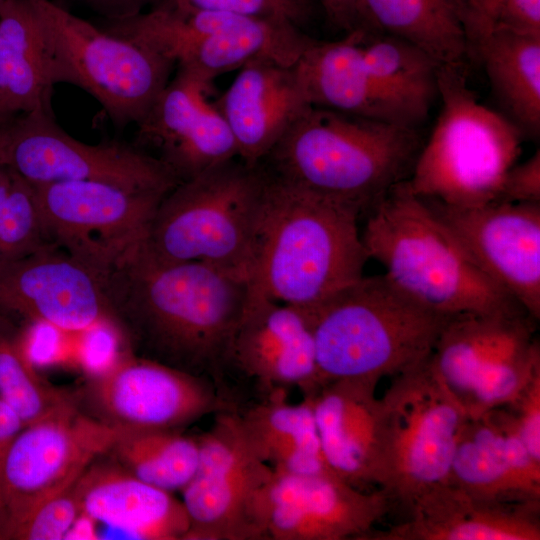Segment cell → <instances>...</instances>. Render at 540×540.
<instances>
[{
  "label": "cell",
  "instance_id": "cell-38",
  "mask_svg": "<svg viewBox=\"0 0 540 540\" xmlns=\"http://www.w3.org/2000/svg\"><path fill=\"white\" fill-rule=\"evenodd\" d=\"M77 335V360L91 376L110 368L124 354L123 331L113 319L100 321Z\"/></svg>",
  "mask_w": 540,
  "mask_h": 540
},
{
  "label": "cell",
  "instance_id": "cell-9",
  "mask_svg": "<svg viewBox=\"0 0 540 540\" xmlns=\"http://www.w3.org/2000/svg\"><path fill=\"white\" fill-rule=\"evenodd\" d=\"M537 321L527 312L447 318L428 365L468 419L508 404L540 372Z\"/></svg>",
  "mask_w": 540,
  "mask_h": 540
},
{
  "label": "cell",
  "instance_id": "cell-43",
  "mask_svg": "<svg viewBox=\"0 0 540 540\" xmlns=\"http://www.w3.org/2000/svg\"><path fill=\"white\" fill-rule=\"evenodd\" d=\"M503 2L504 0H470L467 28L469 51L493 29Z\"/></svg>",
  "mask_w": 540,
  "mask_h": 540
},
{
  "label": "cell",
  "instance_id": "cell-36",
  "mask_svg": "<svg viewBox=\"0 0 540 540\" xmlns=\"http://www.w3.org/2000/svg\"><path fill=\"white\" fill-rule=\"evenodd\" d=\"M80 516L81 507L74 484L36 507L10 530L6 539H64Z\"/></svg>",
  "mask_w": 540,
  "mask_h": 540
},
{
  "label": "cell",
  "instance_id": "cell-40",
  "mask_svg": "<svg viewBox=\"0 0 540 540\" xmlns=\"http://www.w3.org/2000/svg\"><path fill=\"white\" fill-rule=\"evenodd\" d=\"M69 334L38 320H25L19 329L20 344L27 359L36 367L62 357Z\"/></svg>",
  "mask_w": 540,
  "mask_h": 540
},
{
  "label": "cell",
  "instance_id": "cell-12",
  "mask_svg": "<svg viewBox=\"0 0 540 540\" xmlns=\"http://www.w3.org/2000/svg\"><path fill=\"white\" fill-rule=\"evenodd\" d=\"M386 480L391 505L406 512L434 486L449 480L460 432L468 419L428 365L394 376L381 397Z\"/></svg>",
  "mask_w": 540,
  "mask_h": 540
},
{
  "label": "cell",
  "instance_id": "cell-19",
  "mask_svg": "<svg viewBox=\"0 0 540 540\" xmlns=\"http://www.w3.org/2000/svg\"><path fill=\"white\" fill-rule=\"evenodd\" d=\"M0 313L43 321L69 335L117 321L104 279L58 247L0 265Z\"/></svg>",
  "mask_w": 540,
  "mask_h": 540
},
{
  "label": "cell",
  "instance_id": "cell-47",
  "mask_svg": "<svg viewBox=\"0 0 540 540\" xmlns=\"http://www.w3.org/2000/svg\"><path fill=\"white\" fill-rule=\"evenodd\" d=\"M11 181V171L5 167L0 166V213L10 190Z\"/></svg>",
  "mask_w": 540,
  "mask_h": 540
},
{
  "label": "cell",
  "instance_id": "cell-23",
  "mask_svg": "<svg viewBox=\"0 0 540 540\" xmlns=\"http://www.w3.org/2000/svg\"><path fill=\"white\" fill-rule=\"evenodd\" d=\"M369 540H540V502L477 497L446 481L419 496L406 518Z\"/></svg>",
  "mask_w": 540,
  "mask_h": 540
},
{
  "label": "cell",
  "instance_id": "cell-8",
  "mask_svg": "<svg viewBox=\"0 0 540 540\" xmlns=\"http://www.w3.org/2000/svg\"><path fill=\"white\" fill-rule=\"evenodd\" d=\"M41 25L52 81L89 93L120 126L140 122L169 82L171 61L97 28L51 0H27Z\"/></svg>",
  "mask_w": 540,
  "mask_h": 540
},
{
  "label": "cell",
  "instance_id": "cell-21",
  "mask_svg": "<svg viewBox=\"0 0 540 540\" xmlns=\"http://www.w3.org/2000/svg\"><path fill=\"white\" fill-rule=\"evenodd\" d=\"M212 91V81L178 68L137 123L138 145L150 147L180 182L238 157Z\"/></svg>",
  "mask_w": 540,
  "mask_h": 540
},
{
  "label": "cell",
  "instance_id": "cell-44",
  "mask_svg": "<svg viewBox=\"0 0 540 540\" xmlns=\"http://www.w3.org/2000/svg\"><path fill=\"white\" fill-rule=\"evenodd\" d=\"M328 19L338 28L351 32L360 28L359 0H316Z\"/></svg>",
  "mask_w": 540,
  "mask_h": 540
},
{
  "label": "cell",
  "instance_id": "cell-41",
  "mask_svg": "<svg viewBox=\"0 0 540 540\" xmlns=\"http://www.w3.org/2000/svg\"><path fill=\"white\" fill-rule=\"evenodd\" d=\"M495 202L540 203V151L506 173Z\"/></svg>",
  "mask_w": 540,
  "mask_h": 540
},
{
  "label": "cell",
  "instance_id": "cell-39",
  "mask_svg": "<svg viewBox=\"0 0 540 540\" xmlns=\"http://www.w3.org/2000/svg\"><path fill=\"white\" fill-rule=\"evenodd\" d=\"M501 407L509 413L528 450L540 460V372L511 402Z\"/></svg>",
  "mask_w": 540,
  "mask_h": 540
},
{
  "label": "cell",
  "instance_id": "cell-10",
  "mask_svg": "<svg viewBox=\"0 0 540 540\" xmlns=\"http://www.w3.org/2000/svg\"><path fill=\"white\" fill-rule=\"evenodd\" d=\"M118 32L212 82L253 60L292 66L313 40L286 21L157 5L121 20Z\"/></svg>",
  "mask_w": 540,
  "mask_h": 540
},
{
  "label": "cell",
  "instance_id": "cell-25",
  "mask_svg": "<svg viewBox=\"0 0 540 540\" xmlns=\"http://www.w3.org/2000/svg\"><path fill=\"white\" fill-rule=\"evenodd\" d=\"M235 141L238 158L259 164L311 107L292 66L258 59L239 69L216 100Z\"/></svg>",
  "mask_w": 540,
  "mask_h": 540
},
{
  "label": "cell",
  "instance_id": "cell-20",
  "mask_svg": "<svg viewBox=\"0 0 540 540\" xmlns=\"http://www.w3.org/2000/svg\"><path fill=\"white\" fill-rule=\"evenodd\" d=\"M230 371L253 379L267 392L298 387L303 395L320 386L307 310L279 302L251 283L226 358Z\"/></svg>",
  "mask_w": 540,
  "mask_h": 540
},
{
  "label": "cell",
  "instance_id": "cell-48",
  "mask_svg": "<svg viewBox=\"0 0 540 540\" xmlns=\"http://www.w3.org/2000/svg\"><path fill=\"white\" fill-rule=\"evenodd\" d=\"M5 1H6V0H0V5H1L2 3H4Z\"/></svg>",
  "mask_w": 540,
  "mask_h": 540
},
{
  "label": "cell",
  "instance_id": "cell-6",
  "mask_svg": "<svg viewBox=\"0 0 540 540\" xmlns=\"http://www.w3.org/2000/svg\"><path fill=\"white\" fill-rule=\"evenodd\" d=\"M267 180L262 164L235 157L178 183L159 203L142 247L160 260L249 277Z\"/></svg>",
  "mask_w": 540,
  "mask_h": 540
},
{
  "label": "cell",
  "instance_id": "cell-7",
  "mask_svg": "<svg viewBox=\"0 0 540 540\" xmlns=\"http://www.w3.org/2000/svg\"><path fill=\"white\" fill-rule=\"evenodd\" d=\"M442 109L406 180L419 198L455 207L495 202L521 153L522 134L505 116L479 103L463 66L439 65Z\"/></svg>",
  "mask_w": 540,
  "mask_h": 540
},
{
  "label": "cell",
  "instance_id": "cell-2",
  "mask_svg": "<svg viewBox=\"0 0 540 540\" xmlns=\"http://www.w3.org/2000/svg\"><path fill=\"white\" fill-rule=\"evenodd\" d=\"M267 174L249 278L272 299L310 311L363 276V212Z\"/></svg>",
  "mask_w": 540,
  "mask_h": 540
},
{
  "label": "cell",
  "instance_id": "cell-15",
  "mask_svg": "<svg viewBox=\"0 0 540 540\" xmlns=\"http://www.w3.org/2000/svg\"><path fill=\"white\" fill-rule=\"evenodd\" d=\"M196 438V470L181 491L189 518L185 540H262L255 511L273 469L249 441L238 409L216 413Z\"/></svg>",
  "mask_w": 540,
  "mask_h": 540
},
{
  "label": "cell",
  "instance_id": "cell-34",
  "mask_svg": "<svg viewBox=\"0 0 540 540\" xmlns=\"http://www.w3.org/2000/svg\"><path fill=\"white\" fill-rule=\"evenodd\" d=\"M0 399L26 425L40 421L74 401L67 393L47 383L27 359L19 328L11 317L0 313Z\"/></svg>",
  "mask_w": 540,
  "mask_h": 540
},
{
  "label": "cell",
  "instance_id": "cell-17",
  "mask_svg": "<svg viewBox=\"0 0 540 540\" xmlns=\"http://www.w3.org/2000/svg\"><path fill=\"white\" fill-rule=\"evenodd\" d=\"M391 509L383 490L357 488L334 473L273 470L255 521L262 540L364 539Z\"/></svg>",
  "mask_w": 540,
  "mask_h": 540
},
{
  "label": "cell",
  "instance_id": "cell-3",
  "mask_svg": "<svg viewBox=\"0 0 540 540\" xmlns=\"http://www.w3.org/2000/svg\"><path fill=\"white\" fill-rule=\"evenodd\" d=\"M422 144L416 127L311 106L260 164L284 182L367 213L409 178Z\"/></svg>",
  "mask_w": 540,
  "mask_h": 540
},
{
  "label": "cell",
  "instance_id": "cell-1",
  "mask_svg": "<svg viewBox=\"0 0 540 540\" xmlns=\"http://www.w3.org/2000/svg\"><path fill=\"white\" fill-rule=\"evenodd\" d=\"M142 244L105 278L117 321L151 359L208 379L233 397L226 358L251 291L249 277L199 261L160 260Z\"/></svg>",
  "mask_w": 540,
  "mask_h": 540
},
{
  "label": "cell",
  "instance_id": "cell-14",
  "mask_svg": "<svg viewBox=\"0 0 540 540\" xmlns=\"http://www.w3.org/2000/svg\"><path fill=\"white\" fill-rule=\"evenodd\" d=\"M118 432L79 412L75 403L26 425L13 440L1 473L2 538L40 504L72 487L109 452Z\"/></svg>",
  "mask_w": 540,
  "mask_h": 540
},
{
  "label": "cell",
  "instance_id": "cell-13",
  "mask_svg": "<svg viewBox=\"0 0 540 540\" xmlns=\"http://www.w3.org/2000/svg\"><path fill=\"white\" fill-rule=\"evenodd\" d=\"M32 186L50 242L104 281L145 241L166 195L89 180Z\"/></svg>",
  "mask_w": 540,
  "mask_h": 540
},
{
  "label": "cell",
  "instance_id": "cell-37",
  "mask_svg": "<svg viewBox=\"0 0 540 540\" xmlns=\"http://www.w3.org/2000/svg\"><path fill=\"white\" fill-rule=\"evenodd\" d=\"M155 5L177 10H206L280 20L298 27L308 20L310 14V0H158Z\"/></svg>",
  "mask_w": 540,
  "mask_h": 540
},
{
  "label": "cell",
  "instance_id": "cell-18",
  "mask_svg": "<svg viewBox=\"0 0 540 540\" xmlns=\"http://www.w3.org/2000/svg\"><path fill=\"white\" fill-rule=\"evenodd\" d=\"M422 200L479 268L539 320L540 203L455 207Z\"/></svg>",
  "mask_w": 540,
  "mask_h": 540
},
{
  "label": "cell",
  "instance_id": "cell-24",
  "mask_svg": "<svg viewBox=\"0 0 540 540\" xmlns=\"http://www.w3.org/2000/svg\"><path fill=\"white\" fill-rule=\"evenodd\" d=\"M448 481L488 500L540 502V460L503 407L466 420Z\"/></svg>",
  "mask_w": 540,
  "mask_h": 540
},
{
  "label": "cell",
  "instance_id": "cell-32",
  "mask_svg": "<svg viewBox=\"0 0 540 540\" xmlns=\"http://www.w3.org/2000/svg\"><path fill=\"white\" fill-rule=\"evenodd\" d=\"M473 51L484 64L506 118L523 137L540 131V36L493 28Z\"/></svg>",
  "mask_w": 540,
  "mask_h": 540
},
{
  "label": "cell",
  "instance_id": "cell-29",
  "mask_svg": "<svg viewBox=\"0 0 540 540\" xmlns=\"http://www.w3.org/2000/svg\"><path fill=\"white\" fill-rule=\"evenodd\" d=\"M54 83L39 20L27 0L0 5V115L52 110Z\"/></svg>",
  "mask_w": 540,
  "mask_h": 540
},
{
  "label": "cell",
  "instance_id": "cell-30",
  "mask_svg": "<svg viewBox=\"0 0 540 540\" xmlns=\"http://www.w3.org/2000/svg\"><path fill=\"white\" fill-rule=\"evenodd\" d=\"M470 0H359V24L402 38L439 65L463 66L470 52Z\"/></svg>",
  "mask_w": 540,
  "mask_h": 540
},
{
  "label": "cell",
  "instance_id": "cell-27",
  "mask_svg": "<svg viewBox=\"0 0 540 540\" xmlns=\"http://www.w3.org/2000/svg\"><path fill=\"white\" fill-rule=\"evenodd\" d=\"M357 28L337 41H313L293 64L307 103L312 107L395 122L369 75Z\"/></svg>",
  "mask_w": 540,
  "mask_h": 540
},
{
  "label": "cell",
  "instance_id": "cell-35",
  "mask_svg": "<svg viewBox=\"0 0 540 540\" xmlns=\"http://www.w3.org/2000/svg\"><path fill=\"white\" fill-rule=\"evenodd\" d=\"M0 213V265L54 246L45 231L33 186L11 171Z\"/></svg>",
  "mask_w": 540,
  "mask_h": 540
},
{
  "label": "cell",
  "instance_id": "cell-28",
  "mask_svg": "<svg viewBox=\"0 0 540 540\" xmlns=\"http://www.w3.org/2000/svg\"><path fill=\"white\" fill-rule=\"evenodd\" d=\"M286 392L275 389L247 408L238 409L249 441L275 471L299 475L334 473L323 453L311 396L305 394L301 402L292 404Z\"/></svg>",
  "mask_w": 540,
  "mask_h": 540
},
{
  "label": "cell",
  "instance_id": "cell-26",
  "mask_svg": "<svg viewBox=\"0 0 540 540\" xmlns=\"http://www.w3.org/2000/svg\"><path fill=\"white\" fill-rule=\"evenodd\" d=\"M81 515L135 539L185 540L189 518L171 492L120 467L90 466L75 483Z\"/></svg>",
  "mask_w": 540,
  "mask_h": 540
},
{
  "label": "cell",
  "instance_id": "cell-22",
  "mask_svg": "<svg viewBox=\"0 0 540 540\" xmlns=\"http://www.w3.org/2000/svg\"><path fill=\"white\" fill-rule=\"evenodd\" d=\"M377 385L336 380L309 394L329 468L364 490L382 489L386 480L385 421Z\"/></svg>",
  "mask_w": 540,
  "mask_h": 540
},
{
  "label": "cell",
  "instance_id": "cell-42",
  "mask_svg": "<svg viewBox=\"0 0 540 540\" xmlns=\"http://www.w3.org/2000/svg\"><path fill=\"white\" fill-rule=\"evenodd\" d=\"M493 28L540 36V0H504Z\"/></svg>",
  "mask_w": 540,
  "mask_h": 540
},
{
  "label": "cell",
  "instance_id": "cell-16",
  "mask_svg": "<svg viewBox=\"0 0 540 540\" xmlns=\"http://www.w3.org/2000/svg\"><path fill=\"white\" fill-rule=\"evenodd\" d=\"M91 378L90 399L100 420L121 429L178 430L204 416L238 409L234 398L208 379L130 350Z\"/></svg>",
  "mask_w": 540,
  "mask_h": 540
},
{
  "label": "cell",
  "instance_id": "cell-11",
  "mask_svg": "<svg viewBox=\"0 0 540 540\" xmlns=\"http://www.w3.org/2000/svg\"><path fill=\"white\" fill-rule=\"evenodd\" d=\"M0 166L31 185L89 180L167 194L180 183L163 162L139 147L75 139L46 109L0 115Z\"/></svg>",
  "mask_w": 540,
  "mask_h": 540
},
{
  "label": "cell",
  "instance_id": "cell-45",
  "mask_svg": "<svg viewBox=\"0 0 540 540\" xmlns=\"http://www.w3.org/2000/svg\"><path fill=\"white\" fill-rule=\"evenodd\" d=\"M24 427L20 417L0 399V478L9 448Z\"/></svg>",
  "mask_w": 540,
  "mask_h": 540
},
{
  "label": "cell",
  "instance_id": "cell-31",
  "mask_svg": "<svg viewBox=\"0 0 540 540\" xmlns=\"http://www.w3.org/2000/svg\"><path fill=\"white\" fill-rule=\"evenodd\" d=\"M365 63L376 91L394 120L416 127L438 94L439 64L420 47L381 34L363 41Z\"/></svg>",
  "mask_w": 540,
  "mask_h": 540
},
{
  "label": "cell",
  "instance_id": "cell-4",
  "mask_svg": "<svg viewBox=\"0 0 540 540\" xmlns=\"http://www.w3.org/2000/svg\"><path fill=\"white\" fill-rule=\"evenodd\" d=\"M361 237L369 259L385 268L386 278L431 311L447 317L527 312L479 268L406 181L367 212Z\"/></svg>",
  "mask_w": 540,
  "mask_h": 540
},
{
  "label": "cell",
  "instance_id": "cell-33",
  "mask_svg": "<svg viewBox=\"0 0 540 540\" xmlns=\"http://www.w3.org/2000/svg\"><path fill=\"white\" fill-rule=\"evenodd\" d=\"M108 453L133 476L172 493L192 478L199 447L196 437L177 430L119 428Z\"/></svg>",
  "mask_w": 540,
  "mask_h": 540
},
{
  "label": "cell",
  "instance_id": "cell-46",
  "mask_svg": "<svg viewBox=\"0 0 540 540\" xmlns=\"http://www.w3.org/2000/svg\"><path fill=\"white\" fill-rule=\"evenodd\" d=\"M94 9L106 14L111 20L126 18L140 13L150 0H82Z\"/></svg>",
  "mask_w": 540,
  "mask_h": 540
},
{
  "label": "cell",
  "instance_id": "cell-5",
  "mask_svg": "<svg viewBox=\"0 0 540 540\" xmlns=\"http://www.w3.org/2000/svg\"><path fill=\"white\" fill-rule=\"evenodd\" d=\"M308 313L321 386L379 383L422 365L448 318L409 298L384 274L363 275Z\"/></svg>",
  "mask_w": 540,
  "mask_h": 540
},
{
  "label": "cell",
  "instance_id": "cell-49",
  "mask_svg": "<svg viewBox=\"0 0 540 540\" xmlns=\"http://www.w3.org/2000/svg\"><path fill=\"white\" fill-rule=\"evenodd\" d=\"M0 539H3V538H2V534H1V529H0Z\"/></svg>",
  "mask_w": 540,
  "mask_h": 540
}]
</instances>
